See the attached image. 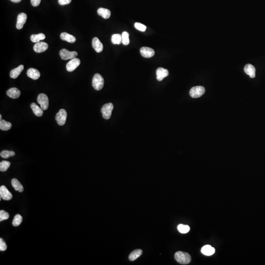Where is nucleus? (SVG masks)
Listing matches in <instances>:
<instances>
[{
	"instance_id": "nucleus-1",
	"label": "nucleus",
	"mask_w": 265,
	"mask_h": 265,
	"mask_svg": "<svg viewBox=\"0 0 265 265\" xmlns=\"http://www.w3.org/2000/svg\"><path fill=\"white\" fill-rule=\"evenodd\" d=\"M175 260L180 264L186 265L191 262V256L189 253L183 251H179L175 253L174 255Z\"/></svg>"
},
{
	"instance_id": "nucleus-2",
	"label": "nucleus",
	"mask_w": 265,
	"mask_h": 265,
	"mask_svg": "<svg viewBox=\"0 0 265 265\" xmlns=\"http://www.w3.org/2000/svg\"><path fill=\"white\" fill-rule=\"evenodd\" d=\"M92 84L95 90H101L104 85V80L103 77L99 74H95L93 78Z\"/></svg>"
},
{
	"instance_id": "nucleus-3",
	"label": "nucleus",
	"mask_w": 265,
	"mask_h": 265,
	"mask_svg": "<svg viewBox=\"0 0 265 265\" xmlns=\"http://www.w3.org/2000/svg\"><path fill=\"white\" fill-rule=\"evenodd\" d=\"M113 109V105L112 103H108L103 105L101 110L103 118L105 119H109L112 116Z\"/></svg>"
},
{
	"instance_id": "nucleus-4",
	"label": "nucleus",
	"mask_w": 265,
	"mask_h": 265,
	"mask_svg": "<svg viewBox=\"0 0 265 265\" xmlns=\"http://www.w3.org/2000/svg\"><path fill=\"white\" fill-rule=\"evenodd\" d=\"M205 92V89L202 86H196L190 89V95L194 98L200 97L204 94Z\"/></svg>"
},
{
	"instance_id": "nucleus-5",
	"label": "nucleus",
	"mask_w": 265,
	"mask_h": 265,
	"mask_svg": "<svg viewBox=\"0 0 265 265\" xmlns=\"http://www.w3.org/2000/svg\"><path fill=\"white\" fill-rule=\"evenodd\" d=\"M37 100L38 104L40 105L41 108L43 110H47L49 107V99L47 95L44 93H40L38 95Z\"/></svg>"
},
{
	"instance_id": "nucleus-6",
	"label": "nucleus",
	"mask_w": 265,
	"mask_h": 265,
	"mask_svg": "<svg viewBox=\"0 0 265 265\" xmlns=\"http://www.w3.org/2000/svg\"><path fill=\"white\" fill-rule=\"evenodd\" d=\"M60 56L62 60H67L76 58L78 56V53L75 51L70 52L65 49H61L60 51Z\"/></svg>"
},
{
	"instance_id": "nucleus-7",
	"label": "nucleus",
	"mask_w": 265,
	"mask_h": 265,
	"mask_svg": "<svg viewBox=\"0 0 265 265\" xmlns=\"http://www.w3.org/2000/svg\"><path fill=\"white\" fill-rule=\"evenodd\" d=\"M67 112L65 109H61L57 113L56 120L58 124L60 126H63L66 123L67 118Z\"/></svg>"
},
{
	"instance_id": "nucleus-8",
	"label": "nucleus",
	"mask_w": 265,
	"mask_h": 265,
	"mask_svg": "<svg viewBox=\"0 0 265 265\" xmlns=\"http://www.w3.org/2000/svg\"><path fill=\"white\" fill-rule=\"evenodd\" d=\"M80 64L81 61L79 58H74L72 59L66 65V70L68 72H72L80 65Z\"/></svg>"
},
{
	"instance_id": "nucleus-9",
	"label": "nucleus",
	"mask_w": 265,
	"mask_h": 265,
	"mask_svg": "<svg viewBox=\"0 0 265 265\" xmlns=\"http://www.w3.org/2000/svg\"><path fill=\"white\" fill-rule=\"evenodd\" d=\"M1 197L5 200H10L12 198V195L5 186L0 187Z\"/></svg>"
},
{
	"instance_id": "nucleus-10",
	"label": "nucleus",
	"mask_w": 265,
	"mask_h": 265,
	"mask_svg": "<svg viewBox=\"0 0 265 265\" xmlns=\"http://www.w3.org/2000/svg\"><path fill=\"white\" fill-rule=\"evenodd\" d=\"M27 14L25 13H21L17 16V20L16 28L18 30H21L23 26L25 24L27 21Z\"/></svg>"
},
{
	"instance_id": "nucleus-11",
	"label": "nucleus",
	"mask_w": 265,
	"mask_h": 265,
	"mask_svg": "<svg viewBox=\"0 0 265 265\" xmlns=\"http://www.w3.org/2000/svg\"><path fill=\"white\" fill-rule=\"evenodd\" d=\"M140 53L143 57L150 58L155 55V51L149 47H143L140 49Z\"/></svg>"
},
{
	"instance_id": "nucleus-12",
	"label": "nucleus",
	"mask_w": 265,
	"mask_h": 265,
	"mask_svg": "<svg viewBox=\"0 0 265 265\" xmlns=\"http://www.w3.org/2000/svg\"><path fill=\"white\" fill-rule=\"evenodd\" d=\"M48 48V45L46 42H37L33 46L34 51L37 53H40L42 52H44L46 51Z\"/></svg>"
},
{
	"instance_id": "nucleus-13",
	"label": "nucleus",
	"mask_w": 265,
	"mask_h": 265,
	"mask_svg": "<svg viewBox=\"0 0 265 265\" xmlns=\"http://www.w3.org/2000/svg\"><path fill=\"white\" fill-rule=\"evenodd\" d=\"M169 72L166 69L159 67L157 69L156 71V75H157V79L159 81H161L165 78L168 76L169 75Z\"/></svg>"
},
{
	"instance_id": "nucleus-14",
	"label": "nucleus",
	"mask_w": 265,
	"mask_h": 265,
	"mask_svg": "<svg viewBox=\"0 0 265 265\" xmlns=\"http://www.w3.org/2000/svg\"><path fill=\"white\" fill-rule=\"evenodd\" d=\"M92 45L97 53H100L103 51V45L100 40L96 37H94L92 41Z\"/></svg>"
},
{
	"instance_id": "nucleus-15",
	"label": "nucleus",
	"mask_w": 265,
	"mask_h": 265,
	"mask_svg": "<svg viewBox=\"0 0 265 265\" xmlns=\"http://www.w3.org/2000/svg\"><path fill=\"white\" fill-rule=\"evenodd\" d=\"M244 71L245 73L249 75L250 77L254 78L255 77V72L256 69L254 66L251 64H247L244 67Z\"/></svg>"
},
{
	"instance_id": "nucleus-16",
	"label": "nucleus",
	"mask_w": 265,
	"mask_h": 265,
	"mask_svg": "<svg viewBox=\"0 0 265 265\" xmlns=\"http://www.w3.org/2000/svg\"><path fill=\"white\" fill-rule=\"evenodd\" d=\"M6 94L8 96L12 99H17L21 95V92L18 89L12 88L9 89L6 92Z\"/></svg>"
},
{
	"instance_id": "nucleus-17",
	"label": "nucleus",
	"mask_w": 265,
	"mask_h": 265,
	"mask_svg": "<svg viewBox=\"0 0 265 265\" xmlns=\"http://www.w3.org/2000/svg\"><path fill=\"white\" fill-rule=\"evenodd\" d=\"M27 74L29 77L31 78L34 80H37L40 76V71L37 70V69L32 68L28 69L27 72Z\"/></svg>"
},
{
	"instance_id": "nucleus-18",
	"label": "nucleus",
	"mask_w": 265,
	"mask_h": 265,
	"mask_svg": "<svg viewBox=\"0 0 265 265\" xmlns=\"http://www.w3.org/2000/svg\"><path fill=\"white\" fill-rule=\"evenodd\" d=\"M201 252L206 256H211L215 253V249L210 245H206L202 247Z\"/></svg>"
},
{
	"instance_id": "nucleus-19",
	"label": "nucleus",
	"mask_w": 265,
	"mask_h": 265,
	"mask_svg": "<svg viewBox=\"0 0 265 265\" xmlns=\"http://www.w3.org/2000/svg\"><path fill=\"white\" fill-rule=\"evenodd\" d=\"M24 68V66L23 65H20L16 68L13 69L10 71V77L13 79H16L19 76L21 73L23 71Z\"/></svg>"
},
{
	"instance_id": "nucleus-20",
	"label": "nucleus",
	"mask_w": 265,
	"mask_h": 265,
	"mask_svg": "<svg viewBox=\"0 0 265 265\" xmlns=\"http://www.w3.org/2000/svg\"><path fill=\"white\" fill-rule=\"evenodd\" d=\"M61 38L62 40L66 41L67 42L69 43H73L76 41V39L75 37H74L71 34L66 33H62L61 34Z\"/></svg>"
},
{
	"instance_id": "nucleus-21",
	"label": "nucleus",
	"mask_w": 265,
	"mask_h": 265,
	"mask_svg": "<svg viewBox=\"0 0 265 265\" xmlns=\"http://www.w3.org/2000/svg\"><path fill=\"white\" fill-rule=\"evenodd\" d=\"M98 14L99 16L102 17L104 19H107L110 17V10L109 9H104V8H99L97 10Z\"/></svg>"
},
{
	"instance_id": "nucleus-22",
	"label": "nucleus",
	"mask_w": 265,
	"mask_h": 265,
	"mask_svg": "<svg viewBox=\"0 0 265 265\" xmlns=\"http://www.w3.org/2000/svg\"><path fill=\"white\" fill-rule=\"evenodd\" d=\"M31 108H32V110L33 111L34 114L37 117H41L43 115V110L41 108L38 107L36 103H32L31 105Z\"/></svg>"
},
{
	"instance_id": "nucleus-23",
	"label": "nucleus",
	"mask_w": 265,
	"mask_h": 265,
	"mask_svg": "<svg viewBox=\"0 0 265 265\" xmlns=\"http://www.w3.org/2000/svg\"><path fill=\"white\" fill-rule=\"evenodd\" d=\"M12 184L13 187L15 190L18 191L20 193H22L24 190L23 186L22 185L20 182L17 179L14 178L12 180Z\"/></svg>"
},
{
	"instance_id": "nucleus-24",
	"label": "nucleus",
	"mask_w": 265,
	"mask_h": 265,
	"mask_svg": "<svg viewBox=\"0 0 265 265\" xmlns=\"http://www.w3.org/2000/svg\"><path fill=\"white\" fill-rule=\"evenodd\" d=\"M142 253V250L141 249H136L132 251V253L129 256V259L130 261H134L139 257Z\"/></svg>"
},
{
	"instance_id": "nucleus-25",
	"label": "nucleus",
	"mask_w": 265,
	"mask_h": 265,
	"mask_svg": "<svg viewBox=\"0 0 265 265\" xmlns=\"http://www.w3.org/2000/svg\"><path fill=\"white\" fill-rule=\"evenodd\" d=\"M12 127V123L5 120H0V129L3 131H8Z\"/></svg>"
},
{
	"instance_id": "nucleus-26",
	"label": "nucleus",
	"mask_w": 265,
	"mask_h": 265,
	"mask_svg": "<svg viewBox=\"0 0 265 265\" xmlns=\"http://www.w3.org/2000/svg\"><path fill=\"white\" fill-rule=\"evenodd\" d=\"M46 37L43 33H40L38 34H32L31 36V40L33 42H40V41L44 40Z\"/></svg>"
},
{
	"instance_id": "nucleus-27",
	"label": "nucleus",
	"mask_w": 265,
	"mask_h": 265,
	"mask_svg": "<svg viewBox=\"0 0 265 265\" xmlns=\"http://www.w3.org/2000/svg\"><path fill=\"white\" fill-rule=\"evenodd\" d=\"M111 40L112 43L113 44H120L122 42V35L120 34H113Z\"/></svg>"
},
{
	"instance_id": "nucleus-28",
	"label": "nucleus",
	"mask_w": 265,
	"mask_h": 265,
	"mask_svg": "<svg viewBox=\"0 0 265 265\" xmlns=\"http://www.w3.org/2000/svg\"><path fill=\"white\" fill-rule=\"evenodd\" d=\"M178 230L181 233H187L190 230V227L187 225H183L182 224L178 225L177 227Z\"/></svg>"
},
{
	"instance_id": "nucleus-29",
	"label": "nucleus",
	"mask_w": 265,
	"mask_h": 265,
	"mask_svg": "<svg viewBox=\"0 0 265 265\" xmlns=\"http://www.w3.org/2000/svg\"><path fill=\"white\" fill-rule=\"evenodd\" d=\"M23 218L20 214H17L14 217L13 220L12 225L14 226H18L22 222Z\"/></svg>"
},
{
	"instance_id": "nucleus-30",
	"label": "nucleus",
	"mask_w": 265,
	"mask_h": 265,
	"mask_svg": "<svg viewBox=\"0 0 265 265\" xmlns=\"http://www.w3.org/2000/svg\"><path fill=\"white\" fill-rule=\"evenodd\" d=\"M10 166V162L6 161H3L0 162V170L2 172H5L8 170Z\"/></svg>"
},
{
	"instance_id": "nucleus-31",
	"label": "nucleus",
	"mask_w": 265,
	"mask_h": 265,
	"mask_svg": "<svg viewBox=\"0 0 265 265\" xmlns=\"http://www.w3.org/2000/svg\"><path fill=\"white\" fill-rule=\"evenodd\" d=\"M16 155V153L14 151H9L8 150H4L1 152L0 155L3 158L7 159L10 157H12Z\"/></svg>"
},
{
	"instance_id": "nucleus-32",
	"label": "nucleus",
	"mask_w": 265,
	"mask_h": 265,
	"mask_svg": "<svg viewBox=\"0 0 265 265\" xmlns=\"http://www.w3.org/2000/svg\"><path fill=\"white\" fill-rule=\"evenodd\" d=\"M129 34L128 32H124L122 34V42L124 45H128L130 43Z\"/></svg>"
},
{
	"instance_id": "nucleus-33",
	"label": "nucleus",
	"mask_w": 265,
	"mask_h": 265,
	"mask_svg": "<svg viewBox=\"0 0 265 265\" xmlns=\"http://www.w3.org/2000/svg\"><path fill=\"white\" fill-rule=\"evenodd\" d=\"M9 214L4 210L0 211V221L6 220L9 218Z\"/></svg>"
},
{
	"instance_id": "nucleus-34",
	"label": "nucleus",
	"mask_w": 265,
	"mask_h": 265,
	"mask_svg": "<svg viewBox=\"0 0 265 265\" xmlns=\"http://www.w3.org/2000/svg\"><path fill=\"white\" fill-rule=\"evenodd\" d=\"M134 27L141 32H145L146 29V27L145 26L138 22H137L134 24Z\"/></svg>"
},
{
	"instance_id": "nucleus-35",
	"label": "nucleus",
	"mask_w": 265,
	"mask_h": 265,
	"mask_svg": "<svg viewBox=\"0 0 265 265\" xmlns=\"http://www.w3.org/2000/svg\"><path fill=\"white\" fill-rule=\"evenodd\" d=\"M7 249V246L5 242L3 239H0V250L1 251H5Z\"/></svg>"
},
{
	"instance_id": "nucleus-36",
	"label": "nucleus",
	"mask_w": 265,
	"mask_h": 265,
	"mask_svg": "<svg viewBox=\"0 0 265 265\" xmlns=\"http://www.w3.org/2000/svg\"><path fill=\"white\" fill-rule=\"evenodd\" d=\"M58 2L60 5H66L70 4L71 2V0H58Z\"/></svg>"
},
{
	"instance_id": "nucleus-37",
	"label": "nucleus",
	"mask_w": 265,
	"mask_h": 265,
	"mask_svg": "<svg viewBox=\"0 0 265 265\" xmlns=\"http://www.w3.org/2000/svg\"><path fill=\"white\" fill-rule=\"evenodd\" d=\"M31 4L33 6H37L40 5L41 0H31Z\"/></svg>"
},
{
	"instance_id": "nucleus-38",
	"label": "nucleus",
	"mask_w": 265,
	"mask_h": 265,
	"mask_svg": "<svg viewBox=\"0 0 265 265\" xmlns=\"http://www.w3.org/2000/svg\"><path fill=\"white\" fill-rule=\"evenodd\" d=\"M10 1L12 2L13 3H20L22 0H10Z\"/></svg>"
},
{
	"instance_id": "nucleus-39",
	"label": "nucleus",
	"mask_w": 265,
	"mask_h": 265,
	"mask_svg": "<svg viewBox=\"0 0 265 265\" xmlns=\"http://www.w3.org/2000/svg\"><path fill=\"white\" fill-rule=\"evenodd\" d=\"M2 118V116L1 114H0V120H1Z\"/></svg>"
}]
</instances>
